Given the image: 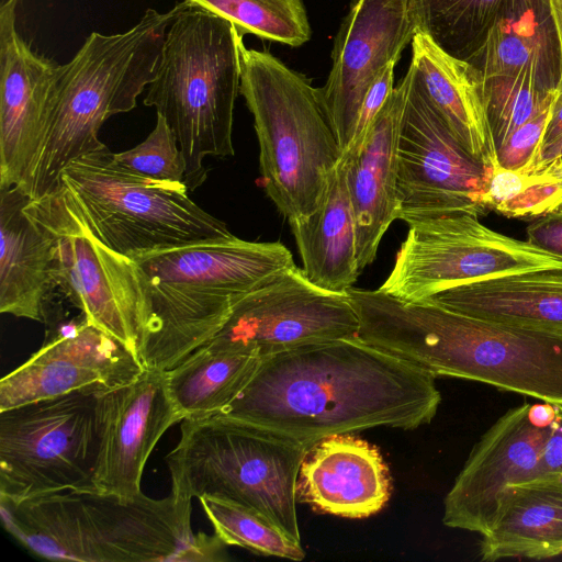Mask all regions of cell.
I'll list each match as a JSON object with an SVG mask.
<instances>
[{"mask_svg": "<svg viewBox=\"0 0 562 562\" xmlns=\"http://www.w3.org/2000/svg\"><path fill=\"white\" fill-rule=\"evenodd\" d=\"M303 263L316 286L346 293L357 281L356 217L347 184V165L340 157L317 207L306 217L289 221Z\"/></svg>", "mask_w": 562, "mask_h": 562, "instance_id": "d4e9b609", "label": "cell"}, {"mask_svg": "<svg viewBox=\"0 0 562 562\" xmlns=\"http://www.w3.org/2000/svg\"><path fill=\"white\" fill-rule=\"evenodd\" d=\"M551 109L552 104L517 127L497 148L501 167L516 170L536 165L551 117Z\"/></svg>", "mask_w": 562, "mask_h": 562, "instance_id": "e575fe53", "label": "cell"}, {"mask_svg": "<svg viewBox=\"0 0 562 562\" xmlns=\"http://www.w3.org/2000/svg\"><path fill=\"white\" fill-rule=\"evenodd\" d=\"M231 21L244 36L297 47L312 35L304 0H186Z\"/></svg>", "mask_w": 562, "mask_h": 562, "instance_id": "f546056e", "label": "cell"}, {"mask_svg": "<svg viewBox=\"0 0 562 562\" xmlns=\"http://www.w3.org/2000/svg\"><path fill=\"white\" fill-rule=\"evenodd\" d=\"M412 45V70L424 93L462 147L488 171L498 166L488 122L484 82L469 61L440 47L418 30Z\"/></svg>", "mask_w": 562, "mask_h": 562, "instance_id": "7402d4cb", "label": "cell"}, {"mask_svg": "<svg viewBox=\"0 0 562 562\" xmlns=\"http://www.w3.org/2000/svg\"><path fill=\"white\" fill-rule=\"evenodd\" d=\"M541 469V480H562V405H557L555 418L542 452Z\"/></svg>", "mask_w": 562, "mask_h": 562, "instance_id": "74e56055", "label": "cell"}, {"mask_svg": "<svg viewBox=\"0 0 562 562\" xmlns=\"http://www.w3.org/2000/svg\"><path fill=\"white\" fill-rule=\"evenodd\" d=\"M555 158L562 159V135L540 149L536 165L544 164Z\"/></svg>", "mask_w": 562, "mask_h": 562, "instance_id": "60d3db41", "label": "cell"}, {"mask_svg": "<svg viewBox=\"0 0 562 562\" xmlns=\"http://www.w3.org/2000/svg\"><path fill=\"white\" fill-rule=\"evenodd\" d=\"M484 82L488 122L497 148L520 125L552 104L555 87L527 72Z\"/></svg>", "mask_w": 562, "mask_h": 562, "instance_id": "d6a6232c", "label": "cell"}, {"mask_svg": "<svg viewBox=\"0 0 562 562\" xmlns=\"http://www.w3.org/2000/svg\"><path fill=\"white\" fill-rule=\"evenodd\" d=\"M30 196L20 188L0 189V312L44 322L56 288L50 240L29 215Z\"/></svg>", "mask_w": 562, "mask_h": 562, "instance_id": "603a6c76", "label": "cell"}, {"mask_svg": "<svg viewBox=\"0 0 562 562\" xmlns=\"http://www.w3.org/2000/svg\"><path fill=\"white\" fill-rule=\"evenodd\" d=\"M553 23L558 47L560 74L562 72V0H546Z\"/></svg>", "mask_w": 562, "mask_h": 562, "instance_id": "ab89813d", "label": "cell"}, {"mask_svg": "<svg viewBox=\"0 0 562 562\" xmlns=\"http://www.w3.org/2000/svg\"><path fill=\"white\" fill-rule=\"evenodd\" d=\"M419 30L415 0H356L336 34L322 104L341 155L348 148L362 100L379 72Z\"/></svg>", "mask_w": 562, "mask_h": 562, "instance_id": "2e32d148", "label": "cell"}, {"mask_svg": "<svg viewBox=\"0 0 562 562\" xmlns=\"http://www.w3.org/2000/svg\"><path fill=\"white\" fill-rule=\"evenodd\" d=\"M90 386L0 411V499L97 491V403Z\"/></svg>", "mask_w": 562, "mask_h": 562, "instance_id": "30bf717a", "label": "cell"}, {"mask_svg": "<svg viewBox=\"0 0 562 562\" xmlns=\"http://www.w3.org/2000/svg\"><path fill=\"white\" fill-rule=\"evenodd\" d=\"M240 93L259 144L260 184L288 222L321 202L341 151L319 88L266 50L239 41Z\"/></svg>", "mask_w": 562, "mask_h": 562, "instance_id": "52a82bcc", "label": "cell"}, {"mask_svg": "<svg viewBox=\"0 0 562 562\" xmlns=\"http://www.w3.org/2000/svg\"><path fill=\"white\" fill-rule=\"evenodd\" d=\"M130 257L140 270L146 301L137 357L145 369L161 371L210 341L239 297L295 265L279 241L235 235Z\"/></svg>", "mask_w": 562, "mask_h": 562, "instance_id": "277c9868", "label": "cell"}, {"mask_svg": "<svg viewBox=\"0 0 562 562\" xmlns=\"http://www.w3.org/2000/svg\"><path fill=\"white\" fill-rule=\"evenodd\" d=\"M358 333L347 292L316 286L294 265L239 297L210 342L261 359Z\"/></svg>", "mask_w": 562, "mask_h": 562, "instance_id": "5bb4252c", "label": "cell"}, {"mask_svg": "<svg viewBox=\"0 0 562 562\" xmlns=\"http://www.w3.org/2000/svg\"><path fill=\"white\" fill-rule=\"evenodd\" d=\"M214 533L225 546H236L256 554L301 561L305 551L257 512L213 496L198 498Z\"/></svg>", "mask_w": 562, "mask_h": 562, "instance_id": "1f68e13d", "label": "cell"}, {"mask_svg": "<svg viewBox=\"0 0 562 562\" xmlns=\"http://www.w3.org/2000/svg\"><path fill=\"white\" fill-rule=\"evenodd\" d=\"M192 501L172 491L133 499L99 491H64L22 502L0 499L4 529L48 560L81 562L223 561L214 533H194Z\"/></svg>", "mask_w": 562, "mask_h": 562, "instance_id": "3957f363", "label": "cell"}, {"mask_svg": "<svg viewBox=\"0 0 562 562\" xmlns=\"http://www.w3.org/2000/svg\"><path fill=\"white\" fill-rule=\"evenodd\" d=\"M259 361L209 341L165 371L167 389L183 419L213 416L237 397Z\"/></svg>", "mask_w": 562, "mask_h": 562, "instance_id": "83f0119b", "label": "cell"}, {"mask_svg": "<svg viewBox=\"0 0 562 562\" xmlns=\"http://www.w3.org/2000/svg\"><path fill=\"white\" fill-rule=\"evenodd\" d=\"M390 495L391 476L379 449L350 434L316 442L299 472L296 498L323 514L366 518Z\"/></svg>", "mask_w": 562, "mask_h": 562, "instance_id": "44dd1931", "label": "cell"}, {"mask_svg": "<svg viewBox=\"0 0 562 562\" xmlns=\"http://www.w3.org/2000/svg\"><path fill=\"white\" fill-rule=\"evenodd\" d=\"M440 402L434 375L355 337L261 358L216 415L313 447L374 427L416 429Z\"/></svg>", "mask_w": 562, "mask_h": 562, "instance_id": "6da1fadb", "label": "cell"}, {"mask_svg": "<svg viewBox=\"0 0 562 562\" xmlns=\"http://www.w3.org/2000/svg\"><path fill=\"white\" fill-rule=\"evenodd\" d=\"M488 211L510 218L531 220L562 207V159L522 169L499 165L490 170L481 193Z\"/></svg>", "mask_w": 562, "mask_h": 562, "instance_id": "f1b7e54d", "label": "cell"}, {"mask_svg": "<svg viewBox=\"0 0 562 562\" xmlns=\"http://www.w3.org/2000/svg\"><path fill=\"white\" fill-rule=\"evenodd\" d=\"M408 91L405 75L394 87L358 149L344 155L356 217L357 258L362 271L376 257L382 237L397 220L398 144Z\"/></svg>", "mask_w": 562, "mask_h": 562, "instance_id": "ffe728a7", "label": "cell"}, {"mask_svg": "<svg viewBox=\"0 0 562 562\" xmlns=\"http://www.w3.org/2000/svg\"><path fill=\"white\" fill-rule=\"evenodd\" d=\"M557 405L539 401L508 409L472 448L443 502L442 522L487 531L506 487L542 479V452Z\"/></svg>", "mask_w": 562, "mask_h": 562, "instance_id": "9a60e30c", "label": "cell"}, {"mask_svg": "<svg viewBox=\"0 0 562 562\" xmlns=\"http://www.w3.org/2000/svg\"><path fill=\"white\" fill-rule=\"evenodd\" d=\"M408 91L398 144L397 220L483 215L488 170L453 136L408 68Z\"/></svg>", "mask_w": 562, "mask_h": 562, "instance_id": "4fadbf2b", "label": "cell"}, {"mask_svg": "<svg viewBox=\"0 0 562 562\" xmlns=\"http://www.w3.org/2000/svg\"><path fill=\"white\" fill-rule=\"evenodd\" d=\"M58 184L91 231L126 256L233 235L190 199L184 182L133 172L106 146L71 161Z\"/></svg>", "mask_w": 562, "mask_h": 562, "instance_id": "9c48e42d", "label": "cell"}, {"mask_svg": "<svg viewBox=\"0 0 562 562\" xmlns=\"http://www.w3.org/2000/svg\"><path fill=\"white\" fill-rule=\"evenodd\" d=\"M25 210L50 240L56 286L87 323L137 356L146 301L135 260L91 231L61 184L38 200L29 199Z\"/></svg>", "mask_w": 562, "mask_h": 562, "instance_id": "8fae6325", "label": "cell"}, {"mask_svg": "<svg viewBox=\"0 0 562 562\" xmlns=\"http://www.w3.org/2000/svg\"><path fill=\"white\" fill-rule=\"evenodd\" d=\"M115 161L138 175L165 181L184 182L187 164L166 120L157 114L154 130L137 146L114 154Z\"/></svg>", "mask_w": 562, "mask_h": 562, "instance_id": "836d02e7", "label": "cell"}, {"mask_svg": "<svg viewBox=\"0 0 562 562\" xmlns=\"http://www.w3.org/2000/svg\"><path fill=\"white\" fill-rule=\"evenodd\" d=\"M179 8L165 13L147 9L122 33L92 32L72 59L59 66L47 136L26 190L30 199L53 192L71 161L105 147L99 139L102 124L136 106Z\"/></svg>", "mask_w": 562, "mask_h": 562, "instance_id": "8992f818", "label": "cell"}, {"mask_svg": "<svg viewBox=\"0 0 562 562\" xmlns=\"http://www.w3.org/2000/svg\"><path fill=\"white\" fill-rule=\"evenodd\" d=\"M311 449L220 415L182 419L179 441L166 456L171 491L252 509L301 543L296 485Z\"/></svg>", "mask_w": 562, "mask_h": 562, "instance_id": "ba28073f", "label": "cell"}, {"mask_svg": "<svg viewBox=\"0 0 562 562\" xmlns=\"http://www.w3.org/2000/svg\"><path fill=\"white\" fill-rule=\"evenodd\" d=\"M562 135V72L555 86V97L552 103L551 117L546 130L542 146H546Z\"/></svg>", "mask_w": 562, "mask_h": 562, "instance_id": "f35d334b", "label": "cell"}, {"mask_svg": "<svg viewBox=\"0 0 562 562\" xmlns=\"http://www.w3.org/2000/svg\"><path fill=\"white\" fill-rule=\"evenodd\" d=\"M0 8V189L25 194L54 108L59 66L33 52L16 30V4Z\"/></svg>", "mask_w": 562, "mask_h": 562, "instance_id": "e0dca14e", "label": "cell"}, {"mask_svg": "<svg viewBox=\"0 0 562 562\" xmlns=\"http://www.w3.org/2000/svg\"><path fill=\"white\" fill-rule=\"evenodd\" d=\"M398 60L393 59L386 64L369 87L357 116L351 142L341 156L356 151L366 138L376 115L394 89V68Z\"/></svg>", "mask_w": 562, "mask_h": 562, "instance_id": "d590c367", "label": "cell"}, {"mask_svg": "<svg viewBox=\"0 0 562 562\" xmlns=\"http://www.w3.org/2000/svg\"><path fill=\"white\" fill-rule=\"evenodd\" d=\"M241 38L231 21L186 0L167 29L144 104L154 106L173 132L186 159L189 190L206 180L207 156L235 153Z\"/></svg>", "mask_w": 562, "mask_h": 562, "instance_id": "5b68a950", "label": "cell"}, {"mask_svg": "<svg viewBox=\"0 0 562 562\" xmlns=\"http://www.w3.org/2000/svg\"><path fill=\"white\" fill-rule=\"evenodd\" d=\"M358 337L435 378L450 376L562 405V334L481 319L430 302L350 288Z\"/></svg>", "mask_w": 562, "mask_h": 562, "instance_id": "7a4b0ae2", "label": "cell"}, {"mask_svg": "<svg viewBox=\"0 0 562 562\" xmlns=\"http://www.w3.org/2000/svg\"><path fill=\"white\" fill-rule=\"evenodd\" d=\"M479 553L483 561L549 559L562 554V480L505 488Z\"/></svg>", "mask_w": 562, "mask_h": 562, "instance_id": "4316f807", "label": "cell"}, {"mask_svg": "<svg viewBox=\"0 0 562 562\" xmlns=\"http://www.w3.org/2000/svg\"><path fill=\"white\" fill-rule=\"evenodd\" d=\"M477 217L456 214L411 225L379 290L403 302H422L487 279L562 269V259L497 233Z\"/></svg>", "mask_w": 562, "mask_h": 562, "instance_id": "7c38bea8", "label": "cell"}, {"mask_svg": "<svg viewBox=\"0 0 562 562\" xmlns=\"http://www.w3.org/2000/svg\"><path fill=\"white\" fill-rule=\"evenodd\" d=\"M526 233L532 246L562 259V207L535 218Z\"/></svg>", "mask_w": 562, "mask_h": 562, "instance_id": "8d00e7d4", "label": "cell"}, {"mask_svg": "<svg viewBox=\"0 0 562 562\" xmlns=\"http://www.w3.org/2000/svg\"><path fill=\"white\" fill-rule=\"evenodd\" d=\"M425 302L481 319L562 334V269L464 284L439 292Z\"/></svg>", "mask_w": 562, "mask_h": 562, "instance_id": "cb8c5ba5", "label": "cell"}, {"mask_svg": "<svg viewBox=\"0 0 562 562\" xmlns=\"http://www.w3.org/2000/svg\"><path fill=\"white\" fill-rule=\"evenodd\" d=\"M509 0H415L419 30L465 59Z\"/></svg>", "mask_w": 562, "mask_h": 562, "instance_id": "4dcf8cb0", "label": "cell"}, {"mask_svg": "<svg viewBox=\"0 0 562 562\" xmlns=\"http://www.w3.org/2000/svg\"><path fill=\"white\" fill-rule=\"evenodd\" d=\"M145 368L136 353L82 319L63 324L42 347L0 381V411L99 386L115 389Z\"/></svg>", "mask_w": 562, "mask_h": 562, "instance_id": "ac0fdd59", "label": "cell"}, {"mask_svg": "<svg viewBox=\"0 0 562 562\" xmlns=\"http://www.w3.org/2000/svg\"><path fill=\"white\" fill-rule=\"evenodd\" d=\"M464 60L483 80L527 72L555 87L559 47L547 1L509 0Z\"/></svg>", "mask_w": 562, "mask_h": 562, "instance_id": "484cf974", "label": "cell"}, {"mask_svg": "<svg viewBox=\"0 0 562 562\" xmlns=\"http://www.w3.org/2000/svg\"><path fill=\"white\" fill-rule=\"evenodd\" d=\"M97 413L94 486L99 492L133 499L142 494L144 468L155 446L183 419L168 392L165 371L145 369L131 383L101 390Z\"/></svg>", "mask_w": 562, "mask_h": 562, "instance_id": "d6986e66", "label": "cell"}]
</instances>
